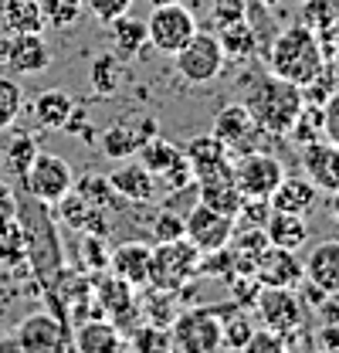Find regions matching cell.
Wrapping results in <instances>:
<instances>
[{
    "label": "cell",
    "mask_w": 339,
    "mask_h": 353,
    "mask_svg": "<svg viewBox=\"0 0 339 353\" xmlns=\"http://www.w3.org/2000/svg\"><path fill=\"white\" fill-rule=\"evenodd\" d=\"M241 105L251 112L254 126L265 136H289L298 109L305 105V95H302V85L275 75V72H265L248 82Z\"/></svg>",
    "instance_id": "6da1fadb"
},
{
    "label": "cell",
    "mask_w": 339,
    "mask_h": 353,
    "mask_svg": "<svg viewBox=\"0 0 339 353\" xmlns=\"http://www.w3.org/2000/svg\"><path fill=\"white\" fill-rule=\"evenodd\" d=\"M268 61V72L296 82V85H309L316 75L326 72V51L319 34L309 28V24H292V28H282L275 34V41L265 54Z\"/></svg>",
    "instance_id": "7a4b0ae2"
},
{
    "label": "cell",
    "mask_w": 339,
    "mask_h": 353,
    "mask_svg": "<svg viewBox=\"0 0 339 353\" xmlns=\"http://www.w3.org/2000/svg\"><path fill=\"white\" fill-rule=\"evenodd\" d=\"M201 252L194 241L176 238V241H156L153 248V262H150V285L156 292H180L187 285V279L197 275Z\"/></svg>",
    "instance_id": "3957f363"
},
{
    "label": "cell",
    "mask_w": 339,
    "mask_h": 353,
    "mask_svg": "<svg viewBox=\"0 0 339 353\" xmlns=\"http://www.w3.org/2000/svg\"><path fill=\"white\" fill-rule=\"evenodd\" d=\"M220 319L224 312L211 306H197L187 312H176L170 323V347L187 353H211L220 350Z\"/></svg>",
    "instance_id": "277c9868"
},
{
    "label": "cell",
    "mask_w": 339,
    "mask_h": 353,
    "mask_svg": "<svg viewBox=\"0 0 339 353\" xmlns=\"http://www.w3.org/2000/svg\"><path fill=\"white\" fill-rule=\"evenodd\" d=\"M224 58L227 54H224L220 38L197 28V34L173 54V65H176V72H180V79L187 85H204V82H214L220 75Z\"/></svg>",
    "instance_id": "5b68a950"
},
{
    "label": "cell",
    "mask_w": 339,
    "mask_h": 353,
    "mask_svg": "<svg viewBox=\"0 0 339 353\" xmlns=\"http://www.w3.org/2000/svg\"><path fill=\"white\" fill-rule=\"evenodd\" d=\"M21 176H24L28 197H34L41 204H58L65 194L75 190V174H72L68 160L58 157V153H41L38 150Z\"/></svg>",
    "instance_id": "8992f818"
},
{
    "label": "cell",
    "mask_w": 339,
    "mask_h": 353,
    "mask_svg": "<svg viewBox=\"0 0 339 353\" xmlns=\"http://www.w3.org/2000/svg\"><path fill=\"white\" fill-rule=\"evenodd\" d=\"M194 34H197V17L180 0L176 3H163V7H153V14L146 17V44H153L160 54L173 58Z\"/></svg>",
    "instance_id": "52a82bcc"
},
{
    "label": "cell",
    "mask_w": 339,
    "mask_h": 353,
    "mask_svg": "<svg viewBox=\"0 0 339 353\" xmlns=\"http://www.w3.org/2000/svg\"><path fill=\"white\" fill-rule=\"evenodd\" d=\"M231 170H234V183L241 190V197H271V190L282 183L285 167L278 157H271L268 150H248V153H238L231 160Z\"/></svg>",
    "instance_id": "ba28073f"
},
{
    "label": "cell",
    "mask_w": 339,
    "mask_h": 353,
    "mask_svg": "<svg viewBox=\"0 0 339 353\" xmlns=\"http://www.w3.org/2000/svg\"><path fill=\"white\" fill-rule=\"evenodd\" d=\"M254 309H258L261 326H268L282 336L302 330V319H305L302 296H298V289H289V285H261Z\"/></svg>",
    "instance_id": "9c48e42d"
},
{
    "label": "cell",
    "mask_w": 339,
    "mask_h": 353,
    "mask_svg": "<svg viewBox=\"0 0 339 353\" xmlns=\"http://www.w3.org/2000/svg\"><path fill=\"white\" fill-rule=\"evenodd\" d=\"M14 347L24 353H58L72 347V333L54 312H31L17 323Z\"/></svg>",
    "instance_id": "30bf717a"
},
{
    "label": "cell",
    "mask_w": 339,
    "mask_h": 353,
    "mask_svg": "<svg viewBox=\"0 0 339 353\" xmlns=\"http://www.w3.org/2000/svg\"><path fill=\"white\" fill-rule=\"evenodd\" d=\"M234 234V218L224 214V211H214L207 204H194L187 214H183V238L197 245V252H214V248H224Z\"/></svg>",
    "instance_id": "8fae6325"
},
{
    "label": "cell",
    "mask_w": 339,
    "mask_h": 353,
    "mask_svg": "<svg viewBox=\"0 0 339 353\" xmlns=\"http://www.w3.org/2000/svg\"><path fill=\"white\" fill-rule=\"evenodd\" d=\"M0 65L17 75H41L51 65V48L41 34H7L0 41Z\"/></svg>",
    "instance_id": "7c38bea8"
},
{
    "label": "cell",
    "mask_w": 339,
    "mask_h": 353,
    "mask_svg": "<svg viewBox=\"0 0 339 353\" xmlns=\"http://www.w3.org/2000/svg\"><path fill=\"white\" fill-rule=\"evenodd\" d=\"M214 136L238 157V153L258 150L254 139L261 136V130L254 126L251 112H248L241 102H231V105H224V109L217 112V119H214Z\"/></svg>",
    "instance_id": "4fadbf2b"
},
{
    "label": "cell",
    "mask_w": 339,
    "mask_h": 353,
    "mask_svg": "<svg viewBox=\"0 0 339 353\" xmlns=\"http://www.w3.org/2000/svg\"><path fill=\"white\" fill-rule=\"evenodd\" d=\"M251 272L261 285H289V289H296L298 282L305 279V275H302V262H298V252L278 248V245H271V241H268V248L254 259Z\"/></svg>",
    "instance_id": "5bb4252c"
},
{
    "label": "cell",
    "mask_w": 339,
    "mask_h": 353,
    "mask_svg": "<svg viewBox=\"0 0 339 353\" xmlns=\"http://www.w3.org/2000/svg\"><path fill=\"white\" fill-rule=\"evenodd\" d=\"M302 170L316 183V190H322V194L339 190V146L329 143L326 136L316 143H305L302 146Z\"/></svg>",
    "instance_id": "9a60e30c"
},
{
    "label": "cell",
    "mask_w": 339,
    "mask_h": 353,
    "mask_svg": "<svg viewBox=\"0 0 339 353\" xmlns=\"http://www.w3.org/2000/svg\"><path fill=\"white\" fill-rule=\"evenodd\" d=\"M302 275L326 296H339V238H322L302 262Z\"/></svg>",
    "instance_id": "2e32d148"
},
{
    "label": "cell",
    "mask_w": 339,
    "mask_h": 353,
    "mask_svg": "<svg viewBox=\"0 0 339 353\" xmlns=\"http://www.w3.org/2000/svg\"><path fill=\"white\" fill-rule=\"evenodd\" d=\"M197 183V201L201 204H207L214 211H224V214H238V208H241V190H238V183H234V170H231V163L227 167H220V170H214V174H204L194 180Z\"/></svg>",
    "instance_id": "e0dca14e"
},
{
    "label": "cell",
    "mask_w": 339,
    "mask_h": 353,
    "mask_svg": "<svg viewBox=\"0 0 339 353\" xmlns=\"http://www.w3.org/2000/svg\"><path fill=\"white\" fill-rule=\"evenodd\" d=\"M150 136H156V123L150 116H143L139 126L136 123H116V126H109L102 132V153L109 160H129V157H136V150Z\"/></svg>",
    "instance_id": "ac0fdd59"
},
{
    "label": "cell",
    "mask_w": 339,
    "mask_h": 353,
    "mask_svg": "<svg viewBox=\"0 0 339 353\" xmlns=\"http://www.w3.org/2000/svg\"><path fill=\"white\" fill-rule=\"evenodd\" d=\"M150 262H153V245H146V241H123L109 259L112 275L126 279L132 289L150 285Z\"/></svg>",
    "instance_id": "d6986e66"
},
{
    "label": "cell",
    "mask_w": 339,
    "mask_h": 353,
    "mask_svg": "<svg viewBox=\"0 0 339 353\" xmlns=\"http://www.w3.org/2000/svg\"><path fill=\"white\" fill-rule=\"evenodd\" d=\"M126 347V336L112 319H82L72 333V350L82 353H116Z\"/></svg>",
    "instance_id": "ffe728a7"
},
{
    "label": "cell",
    "mask_w": 339,
    "mask_h": 353,
    "mask_svg": "<svg viewBox=\"0 0 339 353\" xmlns=\"http://www.w3.org/2000/svg\"><path fill=\"white\" fill-rule=\"evenodd\" d=\"M316 201H319V190L309 176H282V183L268 197L271 211H289V214H309Z\"/></svg>",
    "instance_id": "44dd1931"
},
{
    "label": "cell",
    "mask_w": 339,
    "mask_h": 353,
    "mask_svg": "<svg viewBox=\"0 0 339 353\" xmlns=\"http://www.w3.org/2000/svg\"><path fill=\"white\" fill-rule=\"evenodd\" d=\"M109 183H112V190H116L119 197H126L132 204H146V201H153V194H156V176L150 174L139 160L132 163V157H129V163L116 167V170L109 174Z\"/></svg>",
    "instance_id": "7402d4cb"
},
{
    "label": "cell",
    "mask_w": 339,
    "mask_h": 353,
    "mask_svg": "<svg viewBox=\"0 0 339 353\" xmlns=\"http://www.w3.org/2000/svg\"><path fill=\"white\" fill-rule=\"evenodd\" d=\"M183 157H187V163H190V170H194V180L204 174H214V170H220V167H227L231 160H234V153L217 139V136H197L187 150H183Z\"/></svg>",
    "instance_id": "603a6c76"
},
{
    "label": "cell",
    "mask_w": 339,
    "mask_h": 353,
    "mask_svg": "<svg viewBox=\"0 0 339 353\" xmlns=\"http://www.w3.org/2000/svg\"><path fill=\"white\" fill-rule=\"evenodd\" d=\"M72 112H75V99L68 92H61V88L41 92L34 99V105H31V116H34V123L41 130H65L68 119H72Z\"/></svg>",
    "instance_id": "cb8c5ba5"
},
{
    "label": "cell",
    "mask_w": 339,
    "mask_h": 353,
    "mask_svg": "<svg viewBox=\"0 0 339 353\" xmlns=\"http://www.w3.org/2000/svg\"><path fill=\"white\" fill-rule=\"evenodd\" d=\"M0 21H3L7 34H41L48 28L41 0H3L0 3Z\"/></svg>",
    "instance_id": "d4e9b609"
},
{
    "label": "cell",
    "mask_w": 339,
    "mask_h": 353,
    "mask_svg": "<svg viewBox=\"0 0 339 353\" xmlns=\"http://www.w3.org/2000/svg\"><path fill=\"white\" fill-rule=\"evenodd\" d=\"M265 234H268V241H271V245L298 252V248L309 241V224H305V214L271 211V218L265 221Z\"/></svg>",
    "instance_id": "484cf974"
},
{
    "label": "cell",
    "mask_w": 339,
    "mask_h": 353,
    "mask_svg": "<svg viewBox=\"0 0 339 353\" xmlns=\"http://www.w3.org/2000/svg\"><path fill=\"white\" fill-rule=\"evenodd\" d=\"M136 160H139L153 176H163L167 170H173V167L183 163V150L156 132V136H150V139L136 150Z\"/></svg>",
    "instance_id": "4316f807"
},
{
    "label": "cell",
    "mask_w": 339,
    "mask_h": 353,
    "mask_svg": "<svg viewBox=\"0 0 339 353\" xmlns=\"http://www.w3.org/2000/svg\"><path fill=\"white\" fill-rule=\"evenodd\" d=\"M105 28H109V38H112V51L119 58H132V54H139L146 48V21H139L132 14L109 21Z\"/></svg>",
    "instance_id": "83f0119b"
},
{
    "label": "cell",
    "mask_w": 339,
    "mask_h": 353,
    "mask_svg": "<svg viewBox=\"0 0 339 353\" xmlns=\"http://www.w3.org/2000/svg\"><path fill=\"white\" fill-rule=\"evenodd\" d=\"M132 292H136V289L129 285L126 279H119V275H109V279H105V282H99V289H95L99 306L109 309L112 323H119L123 316L136 312V296H132Z\"/></svg>",
    "instance_id": "f1b7e54d"
},
{
    "label": "cell",
    "mask_w": 339,
    "mask_h": 353,
    "mask_svg": "<svg viewBox=\"0 0 339 353\" xmlns=\"http://www.w3.org/2000/svg\"><path fill=\"white\" fill-rule=\"evenodd\" d=\"M251 333H254V323L248 312H241V309L224 312V319H220V347L224 350H245Z\"/></svg>",
    "instance_id": "f546056e"
},
{
    "label": "cell",
    "mask_w": 339,
    "mask_h": 353,
    "mask_svg": "<svg viewBox=\"0 0 339 353\" xmlns=\"http://www.w3.org/2000/svg\"><path fill=\"white\" fill-rule=\"evenodd\" d=\"M217 38H220V44H224V54H231V58H245V54H251L254 44H258V38H254V31L248 28L245 17H238V21H231V24H220Z\"/></svg>",
    "instance_id": "4dcf8cb0"
},
{
    "label": "cell",
    "mask_w": 339,
    "mask_h": 353,
    "mask_svg": "<svg viewBox=\"0 0 339 353\" xmlns=\"http://www.w3.org/2000/svg\"><path fill=\"white\" fill-rule=\"evenodd\" d=\"M289 136L296 139L298 146L322 139V136H326V132H322V105L305 102V105L298 109V116H296V123H292V130H289Z\"/></svg>",
    "instance_id": "1f68e13d"
},
{
    "label": "cell",
    "mask_w": 339,
    "mask_h": 353,
    "mask_svg": "<svg viewBox=\"0 0 339 353\" xmlns=\"http://www.w3.org/2000/svg\"><path fill=\"white\" fill-rule=\"evenodd\" d=\"M24 112V88L10 75H0V130H10Z\"/></svg>",
    "instance_id": "d6a6232c"
},
{
    "label": "cell",
    "mask_w": 339,
    "mask_h": 353,
    "mask_svg": "<svg viewBox=\"0 0 339 353\" xmlns=\"http://www.w3.org/2000/svg\"><path fill=\"white\" fill-rule=\"evenodd\" d=\"M123 82V68H119V54H102L92 65V85L99 95H112Z\"/></svg>",
    "instance_id": "836d02e7"
},
{
    "label": "cell",
    "mask_w": 339,
    "mask_h": 353,
    "mask_svg": "<svg viewBox=\"0 0 339 353\" xmlns=\"http://www.w3.org/2000/svg\"><path fill=\"white\" fill-rule=\"evenodd\" d=\"M302 3H305V7H302V17H305V21H302V24H309V28H312V31H319V28H322V31H333V28H336V3H333V0H302Z\"/></svg>",
    "instance_id": "e575fe53"
},
{
    "label": "cell",
    "mask_w": 339,
    "mask_h": 353,
    "mask_svg": "<svg viewBox=\"0 0 339 353\" xmlns=\"http://www.w3.org/2000/svg\"><path fill=\"white\" fill-rule=\"evenodd\" d=\"M85 0H41V10H44V24L51 28H68L79 10H82Z\"/></svg>",
    "instance_id": "d590c367"
},
{
    "label": "cell",
    "mask_w": 339,
    "mask_h": 353,
    "mask_svg": "<svg viewBox=\"0 0 339 353\" xmlns=\"http://www.w3.org/2000/svg\"><path fill=\"white\" fill-rule=\"evenodd\" d=\"M75 194L85 197L92 208H105L109 194H116V190H112V183H109L105 176H85V180H79V190H75Z\"/></svg>",
    "instance_id": "8d00e7d4"
},
{
    "label": "cell",
    "mask_w": 339,
    "mask_h": 353,
    "mask_svg": "<svg viewBox=\"0 0 339 353\" xmlns=\"http://www.w3.org/2000/svg\"><path fill=\"white\" fill-rule=\"evenodd\" d=\"M282 350H285V336L268 330V326H254L251 340L245 347V353H282Z\"/></svg>",
    "instance_id": "74e56055"
},
{
    "label": "cell",
    "mask_w": 339,
    "mask_h": 353,
    "mask_svg": "<svg viewBox=\"0 0 339 353\" xmlns=\"http://www.w3.org/2000/svg\"><path fill=\"white\" fill-rule=\"evenodd\" d=\"M150 228H153V238H156V241H176V238H183V214L160 211Z\"/></svg>",
    "instance_id": "f35d334b"
},
{
    "label": "cell",
    "mask_w": 339,
    "mask_h": 353,
    "mask_svg": "<svg viewBox=\"0 0 339 353\" xmlns=\"http://www.w3.org/2000/svg\"><path fill=\"white\" fill-rule=\"evenodd\" d=\"M85 7L92 10V17H95L99 24H109V21H116V17L129 14L132 0H85Z\"/></svg>",
    "instance_id": "ab89813d"
},
{
    "label": "cell",
    "mask_w": 339,
    "mask_h": 353,
    "mask_svg": "<svg viewBox=\"0 0 339 353\" xmlns=\"http://www.w3.org/2000/svg\"><path fill=\"white\" fill-rule=\"evenodd\" d=\"M34 153H38L34 139H31V136H17V139L10 143V150H7V160H10V167H14L17 174H24Z\"/></svg>",
    "instance_id": "60d3db41"
},
{
    "label": "cell",
    "mask_w": 339,
    "mask_h": 353,
    "mask_svg": "<svg viewBox=\"0 0 339 353\" xmlns=\"http://www.w3.org/2000/svg\"><path fill=\"white\" fill-rule=\"evenodd\" d=\"M322 132H326L329 143L339 146V88L326 99V105H322Z\"/></svg>",
    "instance_id": "b9f144b4"
},
{
    "label": "cell",
    "mask_w": 339,
    "mask_h": 353,
    "mask_svg": "<svg viewBox=\"0 0 339 353\" xmlns=\"http://www.w3.org/2000/svg\"><path fill=\"white\" fill-rule=\"evenodd\" d=\"M211 14L217 24H231V21L245 17V0H214Z\"/></svg>",
    "instance_id": "7bdbcfd3"
},
{
    "label": "cell",
    "mask_w": 339,
    "mask_h": 353,
    "mask_svg": "<svg viewBox=\"0 0 339 353\" xmlns=\"http://www.w3.org/2000/svg\"><path fill=\"white\" fill-rule=\"evenodd\" d=\"M329 211H333V218L339 221V190H333V194H329Z\"/></svg>",
    "instance_id": "ee69618b"
},
{
    "label": "cell",
    "mask_w": 339,
    "mask_h": 353,
    "mask_svg": "<svg viewBox=\"0 0 339 353\" xmlns=\"http://www.w3.org/2000/svg\"><path fill=\"white\" fill-rule=\"evenodd\" d=\"M333 82H336V88H339V58H336V65H333Z\"/></svg>",
    "instance_id": "f6af8a7d"
},
{
    "label": "cell",
    "mask_w": 339,
    "mask_h": 353,
    "mask_svg": "<svg viewBox=\"0 0 339 353\" xmlns=\"http://www.w3.org/2000/svg\"><path fill=\"white\" fill-rule=\"evenodd\" d=\"M153 7H163V3H176V0H150Z\"/></svg>",
    "instance_id": "bcb514c9"
},
{
    "label": "cell",
    "mask_w": 339,
    "mask_h": 353,
    "mask_svg": "<svg viewBox=\"0 0 339 353\" xmlns=\"http://www.w3.org/2000/svg\"><path fill=\"white\" fill-rule=\"evenodd\" d=\"M258 3H261V7H275L278 0H258Z\"/></svg>",
    "instance_id": "7dc6e473"
}]
</instances>
